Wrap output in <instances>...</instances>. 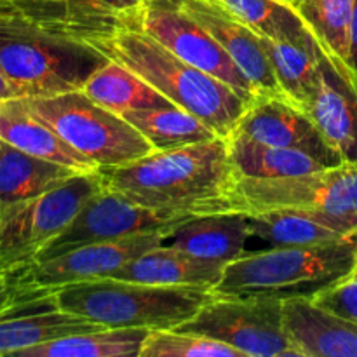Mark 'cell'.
Returning a JSON list of instances; mask_svg holds the SVG:
<instances>
[{"mask_svg":"<svg viewBox=\"0 0 357 357\" xmlns=\"http://www.w3.org/2000/svg\"><path fill=\"white\" fill-rule=\"evenodd\" d=\"M100 171L105 187L129 201L180 216L223 213L241 176L220 136Z\"/></svg>","mask_w":357,"mask_h":357,"instance_id":"obj_1","label":"cell"},{"mask_svg":"<svg viewBox=\"0 0 357 357\" xmlns=\"http://www.w3.org/2000/svg\"><path fill=\"white\" fill-rule=\"evenodd\" d=\"M87 42L146 80L174 107L201 119L223 139L232 135L250 105L232 87L183 61L142 30L119 23L114 30Z\"/></svg>","mask_w":357,"mask_h":357,"instance_id":"obj_2","label":"cell"},{"mask_svg":"<svg viewBox=\"0 0 357 357\" xmlns=\"http://www.w3.org/2000/svg\"><path fill=\"white\" fill-rule=\"evenodd\" d=\"M108 59L87 40L49 30L0 0V68L14 98L82 89Z\"/></svg>","mask_w":357,"mask_h":357,"instance_id":"obj_3","label":"cell"},{"mask_svg":"<svg viewBox=\"0 0 357 357\" xmlns=\"http://www.w3.org/2000/svg\"><path fill=\"white\" fill-rule=\"evenodd\" d=\"M357 264V236L323 246L271 248L244 253L225 265L211 289L215 296L314 298L352 274Z\"/></svg>","mask_w":357,"mask_h":357,"instance_id":"obj_4","label":"cell"},{"mask_svg":"<svg viewBox=\"0 0 357 357\" xmlns=\"http://www.w3.org/2000/svg\"><path fill=\"white\" fill-rule=\"evenodd\" d=\"M213 298L211 289L157 286L105 278L70 284L54 293L56 305L105 328L173 330Z\"/></svg>","mask_w":357,"mask_h":357,"instance_id":"obj_5","label":"cell"},{"mask_svg":"<svg viewBox=\"0 0 357 357\" xmlns=\"http://www.w3.org/2000/svg\"><path fill=\"white\" fill-rule=\"evenodd\" d=\"M279 209L305 213L344 236H357V159L298 176H239L223 213Z\"/></svg>","mask_w":357,"mask_h":357,"instance_id":"obj_6","label":"cell"},{"mask_svg":"<svg viewBox=\"0 0 357 357\" xmlns=\"http://www.w3.org/2000/svg\"><path fill=\"white\" fill-rule=\"evenodd\" d=\"M24 100L45 124L98 169L124 166L153 152L138 129L80 89Z\"/></svg>","mask_w":357,"mask_h":357,"instance_id":"obj_7","label":"cell"},{"mask_svg":"<svg viewBox=\"0 0 357 357\" xmlns=\"http://www.w3.org/2000/svg\"><path fill=\"white\" fill-rule=\"evenodd\" d=\"M103 187L101 171H93L75 174L37 199L0 206V271L14 272L35 261Z\"/></svg>","mask_w":357,"mask_h":357,"instance_id":"obj_8","label":"cell"},{"mask_svg":"<svg viewBox=\"0 0 357 357\" xmlns=\"http://www.w3.org/2000/svg\"><path fill=\"white\" fill-rule=\"evenodd\" d=\"M176 330L230 345L243 357H302L284 324V300L215 296Z\"/></svg>","mask_w":357,"mask_h":357,"instance_id":"obj_9","label":"cell"},{"mask_svg":"<svg viewBox=\"0 0 357 357\" xmlns=\"http://www.w3.org/2000/svg\"><path fill=\"white\" fill-rule=\"evenodd\" d=\"M119 20L126 26L145 31L183 61L222 80L246 101L257 98L253 84L225 49L178 0H143L139 6L119 14Z\"/></svg>","mask_w":357,"mask_h":357,"instance_id":"obj_10","label":"cell"},{"mask_svg":"<svg viewBox=\"0 0 357 357\" xmlns=\"http://www.w3.org/2000/svg\"><path fill=\"white\" fill-rule=\"evenodd\" d=\"M173 230H155L108 243L87 244L54 258L31 261L26 267L10 272V278L23 302L45 298L70 284L110 278L132 258L166 243Z\"/></svg>","mask_w":357,"mask_h":357,"instance_id":"obj_11","label":"cell"},{"mask_svg":"<svg viewBox=\"0 0 357 357\" xmlns=\"http://www.w3.org/2000/svg\"><path fill=\"white\" fill-rule=\"evenodd\" d=\"M192 216H180L145 208L129 201L112 188L103 187L82 206L75 218L38 253L37 260H47L87 244L108 243L155 230L176 229Z\"/></svg>","mask_w":357,"mask_h":357,"instance_id":"obj_12","label":"cell"},{"mask_svg":"<svg viewBox=\"0 0 357 357\" xmlns=\"http://www.w3.org/2000/svg\"><path fill=\"white\" fill-rule=\"evenodd\" d=\"M232 132L253 142L310 153L326 166L342 162L321 138L309 115L284 96H257Z\"/></svg>","mask_w":357,"mask_h":357,"instance_id":"obj_13","label":"cell"},{"mask_svg":"<svg viewBox=\"0 0 357 357\" xmlns=\"http://www.w3.org/2000/svg\"><path fill=\"white\" fill-rule=\"evenodd\" d=\"M178 3L225 49L253 84L257 96H282L260 38L246 23L215 0H178Z\"/></svg>","mask_w":357,"mask_h":357,"instance_id":"obj_14","label":"cell"},{"mask_svg":"<svg viewBox=\"0 0 357 357\" xmlns=\"http://www.w3.org/2000/svg\"><path fill=\"white\" fill-rule=\"evenodd\" d=\"M300 108L338 159H357V94L338 75L323 51L312 93Z\"/></svg>","mask_w":357,"mask_h":357,"instance_id":"obj_15","label":"cell"},{"mask_svg":"<svg viewBox=\"0 0 357 357\" xmlns=\"http://www.w3.org/2000/svg\"><path fill=\"white\" fill-rule=\"evenodd\" d=\"M100 328L105 326L59 309L54 295L17 303L0 317V357Z\"/></svg>","mask_w":357,"mask_h":357,"instance_id":"obj_16","label":"cell"},{"mask_svg":"<svg viewBox=\"0 0 357 357\" xmlns=\"http://www.w3.org/2000/svg\"><path fill=\"white\" fill-rule=\"evenodd\" d=\"M284 324L302 357H357V321L330 312L312 298L284 300Z\"/></svg>","mask_w":357,"mask_h":357,"instance_id":"obj_17","label":"cell"},{"mask_svg":"<svg viewBox=\"0 0 357 357\" xmlns=\"http://www.w3.org/2000/svg\"><path fill=\"white\" fill-rule=\"evenodd\" d=\"M225 265L223 261L194 257L187 251L164 243L132 258L131 261L117 268L110 278L157 286H192L213 289L222 279Z\"/></svg>","mask_w":357,"mask_h":357,"instance_id":"obj_18","label":"cell"},{"mask_svg":"<svg viewBox=\"0 0 357 357\" xmlns=\"http://www.w3.org/2000/svg\"><path fill=\"white\" fill-rule=\"evenodd\" d=\"M0 138L35 157L52 160L79 173L100 171L77 150H73L54 129L45 124L24 98L0 101Z\"/></svg>","mask_w":357,"mask_h":357,"instance_id":"obj_19","label":"cell"},{"mask_svg":"<svg viewBox=\"0 0 357 357\" xmlns=\"http://www.w3.org/2000/svg\"><path fill=\"white\" fill-rule=\"evenodd\" d=\"M250 239V216L244 213H216L185 220L167 237L166 244L194 257L230 264L246 253Z\"/></svg>","mask_w":357,"mask_h":357,"instance_id":"obj_20","label":"cell"},{"mask_svg":"<svg viewBox=\"0 0 357 357\" xmlns=\"http://www.w3.org/2000/svg\"><path fill=\"white\" fill-rule=\"evenodd\" d=\"M75 174L82 173L23 152L0 138V206L40 197Z\"/></svg>","mask_w":357,"mask_h":357,"instance_id":"obj_21","label":"cell"},{"mask_svg":"<svg viewBox=\"0 0 357 357\" xmlns=\"http://www.w3.org/2000/svg\"><path fill=\"white\" fill-rule=\"evenodd\" d=\"M288 3L298 14L331 66L354 91V77L349 66L354 0H288Z\"/></svg>","mask_w":357,"mask_h":357,"instance_id":"obj_22","label":"cell"},{"mask_svg":"<svg viewBox=\"0 0 357 357\" xmlns=\"http://www.w3.org/2000/svg\"><path fill=\"white\" fill-rule=\"evenodd\" d=\"M258 38L282 96L302 107L309 100L319 73L321 49L317 42L310 33L279 40L260 35Z\"/></svg>","mask_w":357,"mask_h":357,"instance_id":"obj_23","label":"cell"},{"mask_svg":"<svg viewBox=\"0 0 357 357\" xmlns=\"http://www.w3.org/2000/svg\"><path fill=\"white\" fill-rule=\"evenodd\" d=\"M35 23L91 40L114 30L121 20L117 14L94 6L91 0H3Z\"/></svg>","mask_w":357,"mask_h":357,"instance_id":"obj_24","label":"cell"},{"mask_svg":"<svg viewBox=\"0 0 357 357\" xmlns=\"http://www.w3.org/2000/svg\"><path fill=\"white\" fill-rule=\"evenodd\" d=\"M80 91L98 105L117 115L129 110H145V108L173 105L146 80L114 59H108L101 68H98Z\"/></svg>","mask_w":357,"mask_h":357,"instance_id":"obj_25","label":"cell"},{"mask_svg":"<svg viewBox=\"0 0 357 357\" xmlns=\"http://www.w3.org/2000/svg\"><path fill=\"white\" fill-rule=\"evenodd\" d=\"M149 333L142 328H100L26 349L14 357H139Z\"/></svg>","mask_w":357,"mask_h":357,"instance_id":"obj_26","label":"cell"},{"mask_svg":"<svg viewBox=\"0 0 357 357\" xmlns=\"http://www.w3.org/2000/svg\"><path fill=\"white\" fill-rule=\"evenodd\" d=\"M227 143H229L230 157L241 176L288 178L328 167L319 159L302 150L264 145L236 132L227 138Z\"/></svg>","mask_w":357,"mask_h":357,"instance_id":"obj_27","label":"cell"},{"mask_svg":"<svg viewBox=\"0 0 357 357\" xmlns=\"http://www.w3.org/2000/svg\"><path fill=\"white\" fill-rule=\"evenodd\" d=\"M132 128L138 129L143 138L152 145L153 152L180 149L194 143L216 138V132L208 124L180 107L145 108L129 110L121 115Z\"/></svg>","mask_w":357,"mask_h":357,"instance_id":"obj_28","label":"cell"},{"mask_svg":"<svg viewBox=\"0 0 357 357\" xmlns=\"http://www.w3.org/2000/svg\"><path fill=\"white\" fill-rule=\"evenodd\" d=\"M250 216L251 237H258L272 248L289 246H323L338 243L347 237L337 230L330 229L319 220L291 209L258 213Z\"/></svg>","mask_w":357,"mask_h":357,"instance_id":"obj_29","label":"cell"},{"mask_svg":"<svg viewBox=\"0 0 357 357\" xmlns=\"http://www.w3.org/2000/svg\"><path fill=\"white\" fill-rule=\"evenodd\" d=\"M260 37L300 38L309 30L289 3L282 0H215Z\"/></svg>","mask_w":357,"mask_h":357,"instance_id":"obj_30","label":"cell"},{"mask_svg":"<svg viewBox=\"0 0 357 357\" xmlns=\"http://www.w3.org/2000/svg\"><path fill=\"white\" fill-rule=\"evenodd\" d=\"M139 357H243L230 345L204 335L173 330H153L146 335Z\"/></svg>","mask_w":357,"mask_h":357,"instance_id":"obj_31","label":"cell"},{"mask_svg":"<svg viewBox=\"0 0 357 357\" xmlns=\"http://www.w3.org/2000/svg\"><path fill=\"white\" fill-rule=\"evenodd\" d=\"M314 302L330 312L357 321V275L344 279L314 296Z\"/></svg>","mask_w":357,"mask_h":357,"instance_id":"obj_32","label":"cell"},{"mask_svg":"<svg viewBox=\"0 0 357 357\" xmlns=\"http://www.w3.org/2000/svg\"><path fill=\"white\" fill-rule=\"evenodd\" d=\"M17 303H23V300L17 295L10 272L0 271V317L9 312L13 307H16Z\"/></svg>","mask_w":357,"mask_h":357,"instance_id":"obj_33","label":"cell"},{"mask_svg":"<svg viewBox=\"0 0 357 357\" xmlns=\"http://www.w3.org/2000/svg\"><path fill=\"white\" fill-rule=\"evenodd\" d=\"M349 66L354 77V91L357 94V0H354L351 17V44H349Z\"/></svg>","mask_w":357,"mask_h":357,"instance_id":"obj_34","label":"cell"},{"mask_svg":"<svg viewBox=\"0 0 357 357\" xmlns=\"http://www.w3.org/2000/svg\"><path fill=\"white\" fill-rule=\"evenodd\" d=\"M94 6H98L100 9L108 10V13H114V14H122L126 10L132 9V7L139 6L143 0H91Z\"/></svg>","mask_w":357,"mask_h":357,"instance_id":"obj_35","label":"cell"},{"mask_svg":"<svg viewBox=\"0 0 357 357\" xmlns=\"http://www.w3.org/2000/svg\"><path fill=\"white\" fill-rule=\"evenodd\" d=\"M7 98H14V94H13V91H10L9 82H7L2 68H0V101L7 100Z\"/></svg>","mask_w":357,"mask_h":357,"instance_id":"obj_36","label":"cell"},{"mask_svg":"<svg viewBox=\"0 0 357 357\" xmlns=\"http://www.w3.org/2000/svg\"><path fill=\"white\" fill-rule=\"evenodd\" d=\"M282 2H286V3H288V0H282Z\"/></svg>","mask_w":357,"mask_h":357,"instance_id":"obj_37","label":"cell"}]
</instances>
